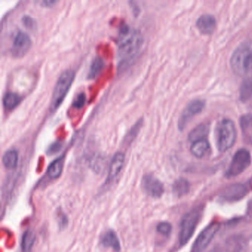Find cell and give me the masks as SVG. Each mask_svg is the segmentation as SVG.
<instances>
[{"label":"cell","instance_id":"1","mask_svg":"<svg viewBox=\"0 0 252 252\" xmlns=\"http://www.w3.org/2000/svg\"><path fill=\"white\" fill-rule=\"evenodd\" d=\"M144 43L141 32L125 25L118 36V57L121 69L130 64L139 54Z\"/></svg>","mask_w":252,"mask_h":252},{"label":"cell","instance_id":"2","mask_svg":"<svg viewBox=\"0 0 252 252\" xmlns=\"http://www.w3.org/2000/svg\"><path fill=\"white\" fill-rule=\"evenodd\" d=\"M230 64L239 76L252 75V48L246 45L239 46L233 53Z\"/></svg>","mask_w":252,"mask_h":252},{"label":"cell","instance_id":"3","mask_svg":"<svg viewBox=\"0 0 252 252\" xmlns=\"http://www.w3.org/2000/svg\"><path fill=\"white\" fill-rule=\"evenodd\" d=\"M75 79V72L72 70H66L60 74L57 84L54 87L51 99V110L55 111L61 106L67 96L73 81Z\"/></svg>","mask_w":252,"mask_h":252},{"label":"cell","instance_id":"4","mask_svg":"<svg viewBox=\"0 0 252 252\" xmlns=\"http://www.w3.org/2000/svg\"><path fill=\"white\" fill-rule=\"evenodd\" d=\"M237 138V129L234 122L230 119H223L217 128V145L220 152L231 148Z\"/></svg>","mask_w":252,"mask_h":252},{"label":"cell","instance_id":"5","mask_svg":"<svg viewBox=\"0 0 252 252\" xmlns=\"http://www.w3.org/2000/svg\"><path fill=\"white\" fill-rule=\"evenodd\" d=\"M201 213L202 208L197 206L195 209L187 212L182 218L179 233V241L181 246H184L186 243H188L192 237Z\"/></svg>","mask_w":252,"mask_h":252},{"label":"cell","instance_id":"6","mask_svg":"<svg viewBox=\"0 0 252 252\" xmlns=\"http://www.w3.org/2000/svg\"><path fill=\"white\" fill-rule=\"evenodd\" d=\"M252 163L250 153L246 149L238 150L233 157L232 160L225 172L227 178H235L243 173Z\"/></svg>","mask_w":252,"mask_h":252},{"label":"cell","instance_id":"7","mask_svg":"<svg viewBox=\"0 0 252 252\" xmlns=\"http://www.w3.org/2000/svg\"><path fill=\"white\" fill-rule=\"evenodd\" d=\"M220 223L214 222L208 225L196 239L191 252H203L219 231Z\"/></svg>","mask_w":252,"mask_h":252},{"label":"cell","instance_id":"8","mask_svg":"<svg viewBox=\"0 0 252 252\" xmlns=\"http://www.w3.org/2000/svg\"><path fill=\"white\" fill-rule=\"evenodd\" d=\"M32 41L28 33L25 32H17L13 41L11 53L16 58H21L24 57L32 48Z\"/></svg>","mask_w":252,"mask_h":252},{"label":"cell","instance_id":"9","mask_svg":"<svg viewBox=\"0 0 252 252\" xmlns=\"http://www.w3.org/2000/svg\"><path fill=\"white\" fill-rule=\"evenodd\" d=\"M205 102L203 100H194L189 103L182 112V114L180 116L178 121V127L180 130H183L192 118L203 110Z\"/></svg>","mask_w":252,"mask_h":252},{"label":"cell","instance_id":"10","mask_svg":"<svg viewBox=\"0 0 252 252\" xmlns=\"http://www.w3.org/2000/svg\"><path fill=\"white\" fill-rule=\"evenodd\" d=\"M248 188L242 184H231L225 187L220 196L222 200L228 202H235L240 200L247 194Z\"/></svg>","mask_w":252,"mask_h":252},{"label":"cell","instance_id":"11","mask_svg":"<svg viewBox=\"0 0 252 252\" xmlns=\"http://www.w3.org/2000/svg\"><path fill=\"white\" fill-rule=\"evenodd\" d=\"M142 186L144 191L155 198L161 197L164 191L163 184L158 178L151 175H147L144 177Z\"/></svg>","mask_w":252,"mask_h":252},{"label":"cell","instance_id":"12","mask_svg":"<svg viewBox=\"0 0 252 252\" xmlns=\"http://www.w3.org/2000/svg\"><path fill=\"white\" fill-rule=\"evenodd\" d=\"M125 156L123 153H116L113 156L109 167L108 175H107V183L113 181L120 173L125 165Z\"/></svg>","mask_w":252,"mask_h":252},{"label":"cell","instance_id":"13","mask_svg":"<svg viewBox=\"0 0 252 252\" xmlns=\"http://www.w3.org/2000/svg\"><path fill=\"white\" fill-rule=\"evenodd\" d=\"M198 30L203 34L210 35L216 29V20L210 14H204L199 17L196 23Z\"/></svg>","mask_w":252,"mask_h":252},{"label":"cell","instance_id":"14","mask_svg":"<svg viewBox=\"0 0 252 252\" xmlns=\"http://www.w3.org/2000/svg\"><path fill=\"white\" fill-rule=\"evenodd\" d=\"M101 243L103 246L107 248H110L116 252L120 251L121 244L119 237H118L117 234L112 230H109L103 234L101 237Z\"/></svg>","mask_w":252,"mask_h":252},{"label":"cell","instance_id":"15","mask_svg":"<svg viewBox=\"0 0 252 252\" xmlns=\"http://www.w3.org/2000/svg\"><path fill=\"white\" fill-rule=\"evenodd\" d=\"M210 146L206 138L197 140L193 141L191 146V153L196 158H203L209 151Z\"/></svg>","mask_w":252,"mask_h":252},{"label":"cell","instance_id":"16","mask_svg":"<svg viewBox=\"0 0 252 252\" xmlns=\"http://www.w3.org/2000/svg\"><path fill=\"white\" fill-rule=\"evenodd\" d=\"M64 168V158H59L50 164L48 169V175L51 179H57L61 176Z\"/></svg>","mask_w":252,"mask_h":252},{"label":"cell","instance_id":"17","mask_svg":"<svg viewBox=\"0 0 252 252\" xmlns=\"http://www.w3.org/2000/svg\"><path fill=\"white\" fill-rule=\"evenodd\" d=\"M240 99L243 102L252 99V76L246 78L242 83L240 89Z\"/></svg>","mask_w":252,"mask_h":252},{"label":"cell","instance_id":"18","mask_svg":"<svg viewBox=\"0 0 252 252\" xmlns=\"http://www.w3.org/2000/svg\"><path fill=\"white\" fill-rule=\"evenodd\" d=\"M19 156L16 150H9L5 152L2 158L4 166L8 169H15L18 164Z\"/></svg>","mask_w":252,"mask_h":252},{"label":"cell","instance_id":"19","mask_svg":"<svg viewBox=\"0 0 252 252\" xmlns=\"http://www.w3.org/2000/svg\"><path fill=\"white\" fill-rule=\"evenodd\" d=\"M35 240H36V237L34 233L32 230L26 231L22 239V252H32Z\"/></svg>","mask_w":252,"mask_h":252},{"label":"cell","instance_id":"20","mask_svg":"<svg viewBox=\"0 0 252 252\" xmlns=\"http://www.w3.org/2000/svg\"><path fill=\"white\" fill-rule=\"evenodd\" d=\"M240 125L246 139L252 141V114L245 115L240 119Z\"/></svg>","mask_w":252,"mask_h":252},{"label":"cell","instance_id":"21","mask_svg":"<svg viewBox=\"0 0 252 252\" xmlns=\"http://www.w3.org/2000/svg\"><path fill=\"white\" fill-rule=\"evenodd\" d=\"M173 191L178 197L185 195L189 191V184L187 180L179 178L173 185Z\"/></svg>","mask_w":252,"mask_h":252},{"label":"cell","instance_id":"22","mask_svg":"<svg viewBox=\"0 0 252 252\" xmlns=\"http://www.w3.org/2000/svg\"><path fill=\"white\" fill-rule=\"evenodd\" d=\"M21 98L14 93H8L3 98V104L8 110H13L20 104Z\"/></svg>","mask_w":252,"mask_h":252},{"label":"cell","instance_id":"23","mask_svg":"<svg viewBox=\"0 0 252 252\" xmlns=\"http://www.w3.org/2000/svg\"><path fill=\"white\" fill-rule=\"evenodd\" d=\"M209 132V127L207 125L202 124V125H199V126H196L189 134V140L190 141H194L197 140L202 139V138H205L206 135Z\"/></svg>","mask_w":252,"mask_h":252},{"label":"cell","instance_id":"24","mask_svg":"<svg viewBox=\"0 0 252 252\" xmlns=\"http://www.w3.org/2000/svg\"><path fill=\"white\" fill-rule=\"evenodd\" d=\"M104 63L101 58H96L94 60L92 64H91V69H90L89 74L88 77L90 79H94L98 73H100L103 67H104Z\"/></svg>","mask_w":252,"mask_h":252},{"label":"cell","instance_id":"25","mask_svg":"<svg viewBox=\"0 0 252 252\" xmlns=\"http://www.w3.org/2000/svg\"><path fill=\"white\" fill-rule=\"evenodd\" d=\"M157 231L163 236H169L172 231V225L168 222H161L157 225Z\"/></svg>","mask_w":252,"mask_h":252},{"label":"cell","instance_id":"26","mask_svg":"<svg viewBox=\"0 0 252 252\" xmlns=\"http://www.w3.org/2000/svg\"><path fill=\"white\" fill-rule=\"evenodd\" d=\"M85 102H86V95L85 94H80L76 97L73 105L76 108L81 109L85 106Z\"/></svg>","mask_w":252,"mask_h":252},{"label":"cell","instance_id":"27","mask_svg":"<svg viewBox=\"0 0 252 252\" xmlns=\"http://www.w3.org/2000/svg\"><path fill=\"white\" fill-rule=\"evenodd\" d=\"M23 24L27 29H31V30L36 29V22L32 17L25 16L23 17Z\"/></svg>","mask_w":252,"mask_h":252},{"label":"cell","instance_id":"28","mask_svg":"<svg viewBox=\"0 0 252 252\" xmlns=\"http://www.w3.org/2000/svg\"><path fill=\"white\" fill-rule=\"evenodd\" d=\"M37 3L42 7L52 8L58 3V1H55V0H54V1H52V0H45V1H44L43 0V1H39Z\"/></svg>","mask_w":252,"mask_h":252},{"label":"cell","instance_id":"29","mask_svg":"<svg viewBox=\"0 0 252 252\" xmlns=\"http://www.w3.org/2000/svg\"><path fill=\"white\" fill-rule=\"evenodd\" d=\"M210 252H221V251H219V250H213ZM231 252H236V251H234V249H233V250L231 251Z\"/></svg>","mask_w":252,"mask_h":252},{"label":"cell","instance_id":"30","mask_svg":"<svg viewBox=\"0 0 252 252\" xmlns=\"http://www.w3.org/2000/svg\"></svg>","mask_w":252,"mask_h":252}]
</instances>
